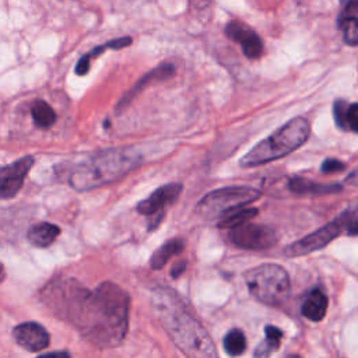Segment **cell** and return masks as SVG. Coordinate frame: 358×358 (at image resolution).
<instances>
[{"label":"cell","instance_id":"obj_28","mask_svg":"<svg viewBox=\"0 0 358 358\" xmlns=\"http://www.w3.org/2000/svg\"><path fill=\"white\" fill-rule=\"evenodd\" d=\"M38 358H71V355L67 351H54V353H47V354L39 355Z\"/></svg>","mask_w":358,"mask_h":358},{"label":"cell","instance_id":"obj_6","mask_svg":"<svg viewBox=\"0 0 358 358\" xmlns=\"http://www.w3.org/2000/svg\"><path fill=\"white\" fill-rule=\"evenodd\" d=\"M262 196L260 190L251 186H228L208 193L196 206V213L206 219H223L228 213L247 208Z\"/></svg>","mask_w":358,"mask_h":358},{"label":"cell","instance_id":"obj_10","mask_svg":"<svg viewBox=\"0 0 358 358\" xmlns=\"http://www.w3.org/2000/svg\"><path fill=\"white\" fill-rule=\"evenodd\" d=\"M225 35L238 43L248 59H258L263 54V43L260 36L247 24L241 21H231L225 27Z\"/></svg>","mask_w":358,"mask_h":358},{"label":"cell","instance_id":"obj_31","mask_svg":"<svg viewBox=\"0 0 358 358\" xmlns=\"http://www.w3.org/2000/svg\"><path fill=\"white\" fill-rule=\"evenodd\" d=\"M287 358H301V357L297 355V354H294V355H290V357H287Z\"/></svg>","mask_w":358,"mask_h":358},{"label":"cell","instance_id":"obj_29","mask_svg":"<svg viewBox=\"0 0 358 358\" xmlns=\"http://www.w3.org/2000/svg\"><path fill=\"white\" fill-rule=\"evenodd\" d=\"M346 183L351 186H358V168L350 172V175L346 178Z\"/></svg>","mask_w":358,"mask_h":358},{"label":"cell","instance_id":"obj_21","mask_svg":"<svg viewBox=\"0 0 358 358\" xmlns=\"http://www.w3.org/2000/svg\"><path fill=\"white\" fill-rule=\"evenodd\" d=\"M258 213H259V210L254 209V208L236 209V210L228 213L227 216H224L223 219H220L219 227L225 228V230H232V228H236V227H241V225L249 223L252 219H255L258 216Z\"/></svg>","mask_w":358,"mask_h":358},{"label":"cell","instance_id":"obj_5","mask_svg":"<svg viewBox=\"0 0 358 358\" xmlns=\"http://www.w3.org/2000/svg\"><path fill=\"white\" fill-rule=\"evenodd\" d=\"M244 277L251 294L263 304L280 305L290 293L289 273L278 265H260Z\"/></svg>","mask_w":358,"mask_h":358},{"label":"cell","instance_id":"obj_18","mask_svg":"<svg viewBox=\"0 0 358 358\" xmlns=\"http://www.w3.org/2000/svg\"><path fill=\"white\" fill-rule=\"evenodd\" d=\"M31 115L35 126L39 129H49L56 122V113L54 108L43 100H36L31 104Z\"/></svg>","mask_w":358,"mask_h":358},{"label":"cell","instance_id":"obj_25","mask_svg":"<svg viewBox=\"0 0 358 358\" xmlns=\"http://www.w3.org/2000/svg\"><path fill=\"white\" fill-rule=\"evenodd\" d=\"M342 6L343 9L339 16V23L351 17H358V0H343Z\"/></svg>","mask_w":358,"mask_h":358},{"label":"cell","instance_id":"obj_27","mask_svg":"<svg viewBox=\"0 0 358 358\" xmlns=\"http://www.w3.org/2000/svg\"><path fill=\"white\" fill-rule=\"evenodd\" d=\"M185 270H186V262H185V260H179V262H177V263L172 266L171 276H172L174 278H177V277H179Z\"/></svg>","mask_w":358,"mask_h":358},{"label":"cell","instance_id":"obj_9","mask_svg":"<svg viewBox=\"0 0 358 358\" xmlns=\"http://www.w3.org/2000/svg\"><path fill=\"white\" fill-rule=\"evenodd\" d=\"M32 166L34 158L27 155L0 170V199H12L20 192Z\"/></svg>","mask_w":358,"mask_h":358},{"label":"cell","instance_id":"obj_1","mask_svg":"<svg viewBox=\"0 0 358 358\" xmlns=\"http://www.w3.org/2000/svg\"><path fill=\"white\" fill-rule=\"evenodd\" d=\"M48 302L97 347H115L126 336L129 297L113 283L89 291L76 282H65L49 289Z\"/></svg>","mask_w":358,"mask_h":358},{"label":"cell","instance_id":"obj_14","mask_svg":"<svg viewBox=\"0 0 358 358\" xmlns=\"http://www.w3.org/2000/svg\"><path fill=\"white\" fill-rule=\"evenodd\" d=\"M289 189L301 196L312 194V196H325V194H333L343 190V186L339 183H317L313 181H309L306 178L294 177L289 181Z\"/></svg>","mask_w":358,"mask_h":358},{"label":"cell","instance_id":"obj_23","mask_svg":"<svg viewBox=\"0 0 358 358\" xmlns=\"http://www.w3.org/2000/svg\"><path fill=\"white\" fill-rule=\"evenodd\" d=\"M339 25L343 31L344 43L350 47H357L358 45V17L347 19V20L339 23Z\"/></svg>","mask_w":358,"mask_h":358},{"label":"cell","instance_id":"obj_17","mask_svg":"<svg viewBox=\"0 0 358 358\" xmlns=\"http://www.w3.org/2000/svg\"><path fill=\"white\" fill-rule=\"evenodd\" d=\"M60 234V228L51 223H39L28 230V241L36 248H47L55 243Z\"/></svg>","mask_w":358,"mask_h":358},{"label":"cell","instance_id":"obj_3","mask_svg":"<svg viewBox=\"0 0 358 358\" xmlns=\"http://www.w3.org/2000/svg\"><path fill=\"white\" fill-rule=\"evenodd\" d=\"M140 164L142 155L133 148L102 150L73 170L70 185L78 192L97 189L124 178L139 168Z\"/></svg>","mask_w":358,"mask_h":358},{"label":"cell","instance_id":"obj_4","mask_svg":"<svg viewBox=\"0 0 358 358\" xmlns=\"http://www.w3.org/2000/svg\"><path fill=\"white\" fill-rule=\"evenodd\" d=\"M309 135V122L305 118L297 116L258 143L241 158L240 166L243 168H252L283 158L305 144Z\"/></svg>","mask_w":358,"mask_h":358},{"label":"cell","instance_id":"obj_19","mask_svg":"<svg viewBox=\"0 0 358 358\" xmlns=\"http://www.w3.org/2000/svg\"><path fill=\"white\" fill-rule=\"evenodd\" d=\"M183 248H185V245L181 240H171V241L166 243L163 247H160L154 252V255L150 260L151 269H154V270L163 269L168 263V260L171 258L179 255L183 251Z\"/></svg>","mask_w":358,"mask_h":358},{"label":"cell","instance_id":"obj_22","mask_svg":"<svg viewBox=\"0 0 358 358\" xmlns=\"http://www.w3.org/2000/svg\"><path fill=\"white\" fill-rule=\"evenodd\" d=\"M224 350L231 357H240L247 350V337L241 329H232L224 337Z\"/></svg>","mask_w":358,"mask_h":358},{"label":"cell","instance_id":"obj_20","mask_svg":"<svg viewBox=\"0 0 358 358\" xmlns=\"http://www.w3.org/2000/svg\"><path fill=\"white\" fill-rule=\"evenodd\" d=\"M265 335V340L255 350V358H269L273 353L278 350V347H280L283 339V332L280 329H277L276 326H266Z\"/></svg>","mask_w":358,"mask_h":358},{"label":"cell","instance_id":"obj_7","mask_svg":"<svg viewBox=\"0 0 358 358\" xmlns=\"http://www.w3.org/2000/svg\"><path fill=\"white\" fill-rule=\"evenodd\" d=\"M230 241L243 249L249 251H265L277 244L276 231L263 224H251L247 223L241 227L230 230Z\"/></svg>","mask_w":358,"mask_h":358},{"label":"cell","instance_id":"obj_2","mask_svg":"<svg viewBox=\"0 0 358 358\" xmlns=\"http://www.w3.org/2000/svg\"><path fill=\"white\" fill-rule=\"evenodd\" d=\"M154 306L164 329L188 358H219L206 329L190 313L171 302L164 291L155 294Z\"/></svg>","mask_w":358,"mask_h":358},{"label":"cell","instance_id":"obj_16","mask_svg":"<svg viewBox=\"0 0 358 358\" xmlns=\"http://www.w3.org/2000/svg\"><path fill=\"white\" fill-rule=\"evenodd\" d=\"M302 315L312 322H321L328 312V297L321 290H313L301 308Z\"/></svg>","mask_w":358,"mask_h":358},{"label":"cell","instance_id":"obj_8","mask_svg":"<svg viewBox=\"0 0 358 358\" xmlns=\"http://www.w3.org/2000/svg\"><path fill=\"white\" fill-rule=\"evenodd\" d=\"M343 232V225L339 219L331 221L325 227H321L320 230H316L311 232L309 235L304 236L302 240L289 245L284 249V255L289 258H297L302 255L312 254L315 251H320L329 245L333 240Z\"/></svg>","mask_w":358,"mask_h":358},{"label":"cell","instance_id":"obj_30","mask_svg":"<svg viewBox=\"0 0 358 358\" xmlns=\"http://www.w3.org/2000/svg\"><path fill=\"white\" fill-rule=\"evenodd\" d=\"M5 277H6V270H5V266L0 263V283H2L3 280H5Z\"/></svg>","mask_w":358,"mask_h":358},{"label":"cell","instance_id":"obj_26","mask_svg":"<svg viewBox=\"0 0 358 358\" xmlns=\"http://www.w3.org/2000/svg\"><path fill=\"white\" fill-rule=\"evenodd\" d=\"M346 170V164L336 158H328L321 166V171L324 174H335V172H342Z\"/></svg>","mask_w":358,"mask_h":358},{"label":"cell","instance_id":"obj_24","mask_svg":"<svg viewBox=\"0 0 358 358\" xmlns=\"http://www.w3.org/2000/svg\"><path fill=\"white\" fill-rule=\"evenodd\" d=\"M337 219L343 225V231H347L348 235H358V206L344 210Z\"/></svg>","mask_w":358,"mask_h":358},{"label":"cell","instance_id":"obj_12","mask_svg":"<svg viewBox=\"0 0 358 358\" xmlns=\"http://www.w3.org/2000/svg\"><path fill=\"white\" fill-rule=\"evenodd\" d=\"M16 343L27 351L36 353L49 346L51 337L47 329L36 322H24L17 325L13 331Z\"/></svg>","mask_w":358,"mask_h":358},{"label":"cell","instance_id":"obj_11","mask_svg":"<svg viewBox=\"0 0 358 358\" xmlns=\"http://www.w3.org/2000/svg\"><path fill=\"white\" fill-rule=\"evenodd\" d=\"M183 186L181 183H168L166 186L158 188L155 192H153L147 199L142 201L137 205V212L144 216H155L163 214L164 209L174 203L179 197Z\"/></svg>","mask_w":358,"mask_h":358},{"label":"cell","instance_id":"obj_13","mask_svg":"<svg viewBox=\"0 0 358 358\" xmlns=\"http://www.w3.org/2000/svg\"><path fill=\"white\" fill-rule=\"evenodd\" d=\"M174 73H175V67H174L172 65H170V63L161 65V66H158V67L153 69L151 71H148L146 76H143V77L140 78V80L136 83V86H135L132 90H129V91L121 98V101H119V102L116 104V112H122L124 109H126V108L132 104V101H133L146 87H148L151 83H154V82H164V80H167V78L172 77Z\"/></svg>","mask_w":358,"mask_h":358},{"label":"cell","instance_id":"obj_15","mask_svg":"<svg viewBox=\"0 0 358 358\" xmlns=\"http://www.w3.org/2000/svg\"><path fill=\"white\" fill-rule=\"evenodd\" d=\"M335 122L342 131L358 133V104H347L344 100L335 101Z\"/></svg>","mask_w":358,"mask_h":358}]
</instances>
